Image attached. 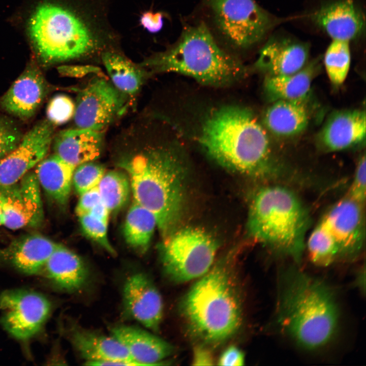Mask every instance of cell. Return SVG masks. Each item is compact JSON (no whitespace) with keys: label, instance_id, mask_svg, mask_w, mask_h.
<instances>
[{"label":"cell","instance_id":"cell-34","mask_svg":"<svg viewBox=\"0 0 366 366\" xmlns=\"http://www.w3.org/2000/svg\"><path fill=\"white\" fill-rule=\"evenodd\" d=\"M81 228L86 236L99 245L107 252L114 255L116 252L109 241L108 223L96 219L89 214L79 217Z\"/></svg>","mask_w":366,"mask_h":366},{"label":"cell","instance_id":"cell-5","mask_svg":"<svg viewBox=\"0 0 366 366\" xmlns=\"http://www.w3.org/2000/svg\"><path fill=\"white\" fill-rule=\"evenodd\" d=\"M139 65L151 73L175 72L215 86L236 81L246 71L238 59L220 46L202 21L186 26L174 44Z\"/></svg>","mask_w":366,"mask_h":366},{"label":"cell","instance_id":"cell-30","mask_svg":"<svg viewBox=\"0 0 366 366\" xmlns=\"http://www.w3.org/2000/svg\"><path fill=\"white\" fill-rule=\"evenodd\" d=\"M307 246L311 261L317 266H328L340 257L337 242L321 220L310 233Z\"/></svg>","mask_w":366,"mask_h":366},{"label":"cell","instance_id":"cell-13","mask_svg":"<svg viewBox=\"0 0 366 366\" xmlns=\"http://www.w3.org/2000/svg\"><path fill=\"white\" fill-rule=\"evenodd\" d=\"M3 225L12 230L40 225L44 215L40 185L36 174L28 172L16 183L0 187Z\"/></svg>","mask_w":366,"mask_h":366},{"label":"cell","instance_id":"cell-44","mask_svg":"<svg viewBox=\"0 0 366 366\" xmlns=\"http://www.w3.org/2000/svg\"><path fill=\"white\" fill-rule=\"evenodd\" d=\"M3 225V214L0 203V226Z\"/></svg>","mask_w":366,"mask_h":366},{"label":"cell","instance_id":"cell-2","mask_svg":"<svg viewBox=\"0 0 366 366\" xmlns=\"http://www.w3.org/2000/svg\"><path fill=\"white\" fill-rule=\"evenodd\" d=\"M274 319L280 331L297 345L316 350L336 334L340 312L333 290L295 267L279 272Z\"/></svg>","mask_w":366,"mask_h":366},{"label":"cell","instance_id":"cell-1","mask_svg":"<svg viewBox=\"0 0 366 366\" xmlns=\"http://www.w3.org/2000/svg\"><path fill=\"white\" fill-rule=\"evenodd\" d=\"M107 0H72L68 5L45 3L29 23L39 57L46 64L101 57L117 49L119 36L108 19Z\"/></svg>","mask_w":366,"mask_h":366},{"label":"cell","instance_id":"cell-17","mask_svg":"<svg viewBox=\"0 0 366 366\" xmlns=\"http://www.w3.org/2000/svg\"><path fill=\"white\" fill-rule=\"evenodd\" d=\"M49 92V85L40 69L28 66L0 99L7 112L25 120L33 117Z\"/></svg>","mask_w":366,"mask_h":366},{"label":"cell","instance_id":"cell-22","mask_svg":"<svg viewBox=\"0 0 366 366\" xmlns=\"http://www.w3.org/2000/svg\"><path fill=\"white\" fill-rule=\"evenodd\" d=\"M103 144V132L79 128L59 131L52 142L54 154L75 168L99 158Z\"/></svg>","mask_w":366,"mask_h":366},{"label":"cell","instance_id":"cell-26","mask_svg":"<svg viewBox=\"0 0 366 366\" xmlns=\"http://www.w3.org/2000/svg\"><path fill=\"white\" fill-rule=\"evenodd\" d=\"M309 115L303 101L278 100L271 102L263 116L265 127L273 134L290 137L303 131Z\"/></svg>","mask_w":366,"mask_h":366},{"label":"cell","instance_id":"cell-4","mask_svg":"<svg viewBox=\"0 0 366 366\" xmlns=\"http://www.w3.org/2000/svg\"><path fill=\"white\" fill-rule=\"evenodd\" d=\"M120 166L127 172L134 202L151 211L163 238L173 232L181 217L184 171L177 155L164 147H146Z\"/></svg>","mask_w":366,"mask_h":366},{"label":"cell","instance_id":"cell-27","mask_svg":"<svg viewBox=\"0 0 366 366\" xmlns=\"http://www.w3.org/2000/svg\"><path fill=\"white\" fill-rule=\"evenodd\" d=\"M75 167L53 154L46 157L37 165L35 172L40 186L59 205L69 200Z\"/></svg>","mask_w":366,"mask_h":366},{"label":"cell","instance_id":"cell-40","mask_svg":"<svg viewBox=\"0 0 366 366\" xmlns=\"http://www.w3.org/2000/svg\"><path fill=\"white\" fill-rule=\"evenodd\" d=\"M165 15L163 12H154L152 10L146 11L140 16L141 25L150 33H157L162 28Z\"/></svg>","mask_w":366,"mask_h":366},{"label":"cell","instance_id":"cell-41","mask_svg":"<svg viewBox=\"0 0 366 366\" xmlns=\"http://www.w3.org/2000/svg\"><path fill=\"white\" fill-rule=\"evenodd\" d=\"M245 363V356L242 352L237 347L231 346L221 355L218 361L219 365L239 366Z\"/></svg>","mask_w":366,"mask_h":366},{"label":"cell","instance_id":"cell-38","mask_svg":"<svg viewBox=\"0 0 366 366\" xmlns=\"http://www.w3.org/2000/svg\"><path fill=\"white\" fill-rule=\"evenodd\" d=\"M101 200L98 186L80 194L75 208L77 216L79 217L88 214Z\"/></svg>","mask_w":366,"mask_h":366},{"label":"cell","instance_id":"cell-25","mask_svg":"<svg viewBox=\"0 0 366 366\" xmlns=\"http://www.w3.org/2000/svg\"><path fill=\"white\" fill-rule=\"evenodd\" d=\"M318 57L299 71L291 74L268 75L264 81L267 98L271 102L278 100L303 101L309 94L314 77L320 69Z\"/></svg>","mask_w":366,"mask_h":366},{"label":"cell","instance_id":"cell-3","mask_svg":"<svg viewBox=\"0 0 366 366\" xmlns=\"http://www.w3.org/2000/svg\"><path fill=\"white\" fill-rule=\"evenodd\" d=\"M198 139L210 158L232 171L262 178L278 171L266 133L246 108L212 110L203 119Z\"/></svg>","mask_w":366,"mask_h":366},{"label":"cell","instance_id":"cell-39","mask_svg":"<svg viewBox=\"0 0 366 366\" xmlns=\"http://www.w3.org/2000/svg\"><path fill=\"white\" fill-rule=\"evenodd\" d=\"M58 73L62 76L82 78L89 74H95L103 76L101 69L93 65H63L57 68Z\"/></svg>","mask_w":366,"mask_h":366},{"label":"cell","instance_id":"cell-31","mask_svg":"<svg viewBox=\"0 0 366 366\" xmlns=\"http://www.w3.org/2000/svg\"><path fill=\"white\" fill-rule=\"evenodd\" d=\"M98 188L102 200L111 212L117 211L127 203L131 185L127 174L113 170L105 173Z\"/></svg>","mask_w":366,"mask_h":366},{"label":"cell","instance_id":"cell-21","mask_svg":"<svg viewBox=\"0 0 366 366\" xmlns=\"http://www.w3.org/2000/svg\"><path fill=\"white\" fill-rule=\"evenodd\" d=\"M57 245L42 235H27L0 249V259L23 274H41Z\"/></svg>","mask_w":366,"mask_h":366},{"label":"cell","instance_id":"cell-6","mask_svg":"<svg viewBox=\"0 0 366 366\" xmlns=\"http://www.w3.org/2000/svg\"><path fill=\"white\" fill-rule=\"evenodd\" d=\"M309 224L305 206L290 189L269 185L254 195L248 211V232L276 254L299 262Z\"/></svg>","mask_w":366,"mask_h":366},{"label":"cell","instance_id":"cell-36","mask_svg":"<svg viewBox=\"0 0 366 366\" xmlns=\"http://www.w3.org/2000/svg\"><path fill=\"white\" fill-rule=\"evenodd\" d=\"M23 136L12 120L0 116V160L18 145Z\"/></svg>","mask_w":366,"mask_h":366},{"label":"cell","instance_id":"cell-19","mask_svg":"<svg viewBox=\"0 0 366 366\" xmlns=\"http://www.w3.org/2000/svg\"><path fill=\"white\" fill-rule=\"evenodd\" d=\"M365 131V110H339L327 119L319 135L320 141L326 150H345L364 143Z\"/></svg>","mask_w":366,"mask_h":366},{"label":"cell","instance_id":"cell-32","mask_svg":"<svg viewBox=\"0 0 366 366\" xmlns=\"http://www.w3.org/2000/svg\"><path fill=\"white\" fill-rule=\"evenodd\" d=\"M323 62L330 82L334 85H341L347 76L350 66L349 42L333 40L326 50Z\"/></svg>","mask_w":366,"mask_h":366},{"label":"cell","instance_id":"cell-29","mask_svg":"<svg viewBox=\"0 0 366 366\" xmlns=\"http://www.w3.org/2000/svg\"><path fill=\"white\" fill-rule=\"evenodd\" d=\"M154 215L140 204L134 202L127 214L124 234L127 243L141 253L148 250L156 227Z\"/></svg>","mask_w":366,"mask_h":366},{"label":"cell","instance_id":"cell-23","mask_svg":"<svg viewBox=\"0 0 366 366\" xmlns=\"http://www.w3.org/2000/svg\"><path fill=\"white\" fill-rule=\"evenodd\" d=\"M111 334L126 348L132 359L141 365L162 364V361L174 351L170 343L139 328L118 326L111 329Z\"/></svg>","mask_w":366,"mask_h":366},{"label":"cell","instance_id":"cell-14","mask_svg":"<svg viewBox=\"0 0 366 366\" xmlns=\"http://www.w3.org/2000/svg\"><path fill=\"white\" fill-rule=\"evenodd\" d=\"M363 205L346 195L321 220L337 242L341 257L354 259L361 250L365 233Z\"/></svg>","mask_w":366,"mask_h":366},{"label":"cell","instance_id":"cell-15","mask_svg":"<svg viewBox=\"0 0 366 366\" xmlns=\"http://www.w3.org/2000/svg\"><path fill=\"white\" fill-rule=\"evenodd\" d=\"M314 24L332 40L350 42L361 36L365 19L354 0H328L311 15Z\"/></svg>","mask_w":366,"mask_h":366},{"label":"cell","instance_id":"cell-18","mask_svg":"<svg viewBox=\"0 0 366 366\" xmlns=\"http://www.w3.org/2000/svg\"><path fill=\"white\" fill-rule=\"evenodd\" d=\"M309 50L307 43L273 36L260 49L255 66L270 76L293 74L308 63Z\"/></svg>","mask_w":366,"mask_h":366},{"label":"cell","instance_id":"cell-42","mask_svg":"<svg viewBox=\"0 0 366 366\" xmlns=\"http://www.w3.org/2000/svg\"><path fill=\"white\" fill-rule=\"evenodd\" d=\"M192 364L194 365H214V360L211 352L207 348L199 346L193 352Z\"/></svg>","mask_w":366,"mask_h":366},{"label":"cell","instance_id":"cell-10","mask_svg":"<svg viewBox=\"0 0 366 366\" xmlns=\"http://www.w3.org/2000/svg\"><path fill=\"white\" fill-rule=\"evenodd\" d=\"M52 305L43 294L30 289H7L0 294V324L17 340L27 341L43 329Z\"/></svg>","mask_w":366,"mask_h":366},{"label":"cell","instance_id":"cell-20","mask_svg":"<svg viewBox=\"0 0 366 366\" xmlns=\"http://www.w3.org/2000/svg\"><path fill=\"white\" fill-rule=\"evenodd\" d=\"M70 338L74 348L85 360V365H127L130 362H136L123 344L112 336L75 328Z\"/></svg>","mask_w":366,"mask_h":366},{"label":"cell","instance_id":"cell-9","mask_svg":"<svg viewBox=\"0 0 366 366\" xmlns=\"http://www.w3.org/2000/svg\"><path fill=\"white\" fill-rule=\"evenodd\" d=\"M205 4L220 36L237 50L259 43L278 21L255 0H205Z\"/></svg>","mask_w":366,"mask_h":366},{"label":"cell","instance_id":"cell-7","mask_svg":"<svg viewBox=\"0 0 366 366\" xmlns=\"http://www.w3.org/2000/svg\"><path fill=\"white\" fill-rule=\"evenodd\" d=\"M184 316L192 331L209 343L223 342L238 329L241 307L232 271L225 262L213 264L185 296Z\"/></svg>","mask_w":366,"mask_h":366},{"label":"cell","instance_id":"cell-33","mask_svg":"<svg viewBox=\"0 0 366 366\" xmlns=\"http://www.w3.org/2000/svg\"><path fill=\"white\" fill-rule=\"evenodd\" d=\"M105 173L104 167L94 161L77 166L74 169L72 185L79 195L97 187Z\"/></svg>","mask_w":366,"mask_h":366},{"label":"cell","instance_id":"cell-24","mask_svg":"<svg viewBox=\"0 0 366 366\" xmlns=\"http://www.w3.org/2000/svg\"><path fill=\"white\" fill-rule=\"evenodd\" d=\"M54 287L73 292L81 288L88 278V270L76 253L58 244L41 273Z\"/></svg>","mask_w":366,"mask_h":366},{"label":"cell","instance_id":"cell-28","mask_svg":"<svg viewBox=\"0 0 366 366\" xmlns=\"http://www.w3.org/2000/svg\"><path fill=\"white\" fill-rule=\"evenodd\" d=\"M101 59L111 82L117 90L127 97L138 93L148 74L146 70L135 64L119 49L104 51Z\"/></svg>","mask_w":366,"mask_h":366},{"label":"cell","instance_id":"cell-12","mask_svg":"<svg viewBox=\"0 0 366 366\" xmlns=\"http://www.w3.org/2000/svg\"><path fill=\"white\" fill-rule=\"evenodd\" d=\"M54 132V125L46 119L23 136L18 145L0 160V187L16 183L46 157Z\"/></svg>","mask_w":366,"mask_h":366},{"label":"cell","instance_id":"cell-11","mask_svg":"<svg viewBox=\"0 0 366 366\" xmlns=\"http://www.w3.org/2000/svg\"><path fill=\"white\" fill-rule=\"evenodd\" d=\"M127 97L111 82L98 76L77 96L73 117L77 128L103 132L126 110Z\"/></svg>","mask_w":366,"mask_h":366},{"label":"cell","instance_id":"cell-16","mask_svg":"<svg viewBox=\"0 0 366 366\" xmlns=\"http://www.w3.org/2000/svg\"><path fill=\"white\" fill-rule=\"evenodd\" d=\"M125 308L131 317L153 331L159 330L163 312L162 296L145 274L135 273L123 288Z\"/></svg>","mask_w":366,"mask_h":366},{"label":"cell","instance_id":"cell-8","mask_svg":"<svg viewBox=\"0 0 366 366\" xmlns=\"http://www.w3.org/2000/svg\"><path fill=\"white\" fill-rule=\"evenodd\" d=\"M218 250L215 238L202 229H176L164 238L161 248L164 270L176 283L200 278L213 265Z\"/></svg>","mask_w":366,"mask_h":366},{"label":"cell","instance_id":"cell-43","mask_svg":"<svg viewBox=\"0 0 366 366\" xmlns=\"http://www.w3.org/2000/svg\"><path fill=\"white\" fill-rule=\"evenodd\" d=\"M110 211L106 204L101 200L97 203L88 214L94 218L108 223Z\"/></svg>","mask_w":366,"mask_h":366},{"label":"cell","instance_id":"cell-35","mask_svg":"<svg viewBox=\"0 0 366 366\" xmlns=\"http://www.w3.org/2000/svg\"><path fill=\"white\" fill-rule=\"evenodd\" d=\"M75 103L68 96L58 94L49 101L46 109L47 119L53 125H60L73 118Z\"/></svg>","mask_w":366,"mask_h":366},{"label":"cell","instance_id":"cell-37","mask_svg":"<svg viewBox=\"0 0 366 366\" xmlns=\"http://www.w3.org/2000/svg\"><path fill=\"white\" fill-rule=\"evenodd\" d=\"M366 162L364 154L359 159L347 196L364 204L366 195Z\"/></svg>","mask_w":366,"mask_h":366}]
</instances>
